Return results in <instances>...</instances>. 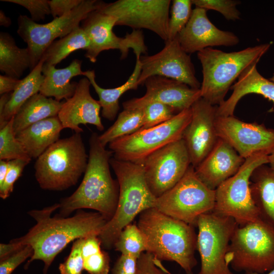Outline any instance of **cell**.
<instances>
[{
	"mask_svg": "<svg viewBox=\"0 0 274 274\" xmlns=\"http://www.w3.org/2000/svg\"><path fill=\"white\" fill-rule=\"evenodd\" d=\"M59 203L33 210L28 214L36 221L24 235L11 241L22 246L29 245L33 250L25 267L33 261L44 263L47 272L56 256L71 242L92 235L98 236L108 221L99 213L78 211L72 217H62L51 214L59 209Z\"/></svg>",
	"mask_w": 274,
	"mask_h": 274,
	"instance_id": "1",
	"label": "cell"
},
{
	"mask_svg": "<svg viewBox=\"0 0 274 274\" xmlns=\"http://www.w3.org/2000/svg\"><path fill=\"white\" fill-rule=\"evenodd\" d=\"M93 132L89 139L88 160L83 180L70 196L62 198L59 215L67 217L74 211L92 209L108 221L114 216L118 204L119 188L111 174L110 160L113 152L107 150Z\"/></svg>",
	"mask_w": 274,
	"mask_h": 274,
	"instance_id": "2",
	"label": "cell"
},
{
	"mask_svg": "<svg viewBox=\"0 0 274 274\" xmlns=\"http://www.w3.org/2000/svg\"><path fill=\"white\" fill-rule=\"evenodd\" d=\"M138 226L147 243V252L160 261H174L186 274H193L197 264V237L193 226L155 209L139 215Z\"/></svg>",
	"mask_w": 274,
	"mask_h": 274,
	"instance_id": "3",
	"label": "cell"
},
{
	"mask_svg": "<svg viewBox=\"0 0 274 274\" xmlns=\"http://www.w3.org/2000/svg\"><path fill=\"white\" fill-rule=\"evenodd\" d=\"M119 188L117 207L113 218L104 227L98 237L106 249L114 247L127 225L143 211L155 207L156 198L150 191L142 165L114 157L110 160Z\"/></svg>",
	"mask_w": 274,
	"mask_h": 274,
	"instance_id": "4",
	"label": "cell"
},
{
	"mask_svg": "<svg viewBox=\"0 0 274 274\" xmlns=\"http://www.w3.org/2000/svg\"><path fill=\"white\" fill-rule=\"evenodd\" d=\"M269 43L226 53L212 47L197 52L202 66L201 97L213 106H219L231 85L243 71L257 64L269 50Z\"/></svg>",
	"mask_w": 274,
	"mask_h": 274,
	"instance_id": "5",
	"label": "cell"
},
{
	"mask_svg": "<svg viewBox=\"0 0 274 274\" xmlns=\"http://www.w3.org/2000/svg\"><path fill=\"white\" fill-rule=\"evenodd\" d=\"M81 133L59 139L36 160L35 176L44 190L62 191L76 185L88 163Z\"/></svg>",
	"mask_w": 274,
	"mask_h": 274,
	"instance_id": "6",
	"label": "cell"
},
{
	"mask_svg": "<svg viewBox=\"0 0 274 274\" xmlns=\"http://www.w3.org/2000/svg\"><path fill=\"white\" fill-rule=\"evenodd\" d=\"M226 260L236 272L265 273L274 268V228L262 220L238 226Z\"/></svg>",
	"mask_w": 274,
	"mask_h": 274,
	"instance_id": "7",
	"label": "cell"
},
{
	"mask_svg": "<svg viewBox=\"0 0 274 274\" xmlns=\"http://www.w3.org/2000/svg\"><path fill=\"white\" fill-rule=\"evenodd\" d=\"M268 156L256 154L246 158L238 171L215 190L213 211L232 218L239 226L260 219L251 196L250 179L257 167L268 163Z\"/></svg>",
	"mask_w": 274,
	"mask_h": 274,
	"instance_id": "8",
	"label": "cell"
},
{
	"mask_svg": "<svg viewBox=\"0 0 274 274\" xmlns=\"http://www.w3.org/2000/svg\"><path fill=\"white\" fill-rule=\"evenodd\" d=\"M215 190L207 187L191 165L180 181L156 198L155 208L194 227L198 217L213 211Z\"/></svg>",
	"mask_w": 274,
	"mask_h": 274,
	"instance_id": "9",
	"label": "cell"
},
{
	"mask_svg": "<svg viewBox=\"0 0 274 274\" xmlns=\"http://www.w3.org/2000/svg\"><path fill=\"white\" fill-rule=\"evenodd\" d=\"M192 117L191 108L155 126L141 128L135 133L114 140L109 144L117 159L139 162L154 152L182 139Z\"/></svg>",
	"mask_w": 274,
	"mask_h": 274,
	"instance_id": "10",
	"label": "cell"
},
{
	"mask_svg": "<svg viewBox=\"0 0 274 274\" xmlns=\"http://www.w3.org/2000/svg\"><path fill=\"white\" fill-rule=\"evenodd\" d=\"M103 2L83 0L68 13L58 17L46 24H39L26 15L17 19V33L27 44L31 59L32 71L40 61L46 49L57 38H63L77 27L91 12L99 10Z\"/></svg>",
	"mask_w": 274,
	"mask_h": 274,
	"instance_id": "11",
	"label": "cell"
},
{
	"mask_svg": "<svg viewBox=\"0 0 274 274\" xmlns=\"http://www.w3.org/2000/svg\"><path fill=\"white\" fill-rule=\"evenodd\" d=\"M238 226L234 219L213 211L197 221V250L201 261L197 274H234L226 260L231 237Z\"/></svg>",
	"mask_w": 274,
	"mask_h": 274,
	"instance_id": "12",
	"label": "cell"
},
{
	"mask_svg": "<svg viewBox=\"0 0 274 274\" xmlns=\"http://www.w3.org/2000/svg\"><path fill=\"white\" fill-rule=\"evenodd\" d=\"M117 18L101 12L99 10L90 12L82 21L81 27L90 40V46L85 56L91 62L102 51L111 49L119 50L121 59H125L130 49L135 56L146 54L147 47L144 36L141 30H133L124 37H119L113 31Z\"/></svg>",
	"mask_w": 274,
	"mask_h": 274,
	"instance_id": "13",
	"label": "cell"
},
{
	"mask_svg": "<svg viewBox=\"0 0 274 274\" xmlns=\"http://www.w3.org/2000/svg\"><path fill=\"white\" fill-rule=\"evenodd\" d=\"M170 0H118L102 3L101 12L115 17L116 26L146 29L168 40Z\"/></svg>",
	"mask_w": 274,
	"mask_h": 274,
	"instance_id": "14",
	"label": "cell"
},
{
	"mask_svg": "<svg viewBox=\"0 0 274 274\" xmlns=\"http://www.w3.org/2000/svg\"><path fill=\"white\" fill-rule=\"evenodd\" d=\"M138 163L142 165L148 186L156 198L176 185L191 165L183 139L168 144Z\"/></svg>",
	"mask_w": 274,
	"mask_h": 274,
	"instance_id": "15",
	"label": "cell"
},
{
	"mask_svg": "<svg viewBox=\"0 0 274 274\" xmlns=\"http://www.w3.org/2000/svg\"><path fill=\"white\" fill-rule=\"evenodd\" d=\"M139 85H144L149 78L158 76L183 83L198 89L201 84L195 76L190 56L182 48L178 37L165 42L164 47L152 55H141Z\"/></svg>",
	"mask_w": 274,
	"mask_h": 274,
	"instance_id": "16",
	"label": "cell"
},
{
	"mask_svg": "<svg viewBox=\"0 0 274 274\" xmlns=\"http://www.w3.org/2000/svg\"><path fill=\"white\" fill-rule=\"evenodd\" d=\"M217 134L243 158L274 152V129L264 124L245 122L234 116H216Z\"/></svg>",
	"mask_w": 274,
	"mask_h": 274,
	"instance_id": "17",
	"label": "cell"
},
{
	"mask_svg": "<svg viewBox=\"0 0 274 274\" xmlns=\"http://www.w3.org/2000/svg\"><path fill=\"white\" fill-rule=\"evenodd\" d=\"M217 108L202 97L191 107V119L182 139L194 168L202 162L219 139L215 127Z\"/></svg>",
	"mask_w": 274,
	"mask_h": 274,
	"instance_id": "18",
	"label": "cell"
},
{
	"mask_svg": "<svg viewBox=\"0 0 274 274\" xmlns=\"http://www.w3.org/2000/svg\"><path fill=\"white\" fill-rule=\"evenodd\" d=\"M207 11L199 7L193 9L189 20L177 36L188 54L214 46H233L239 43L234 33L216 27L209 19Z\"/></svg>",
	"mask_w": 274,
	"mask_h": 274,
	"instance_id": "19",
	"label": "cell"
},
{
	"mask_svg": "<svg viewBox=\"0 0 274 274\" xmlns=\"http://www.w3.org/2000/svg\"><path fill=\"white\" fill-rule=\"evenodd\" d=\"M144 85L146 88L145 95L123 102L124 109L145 102L157 101L170 107L179 113L190 108L201 97L200 89H194L183 83L163 77H151Z\"/></svg>",
	"mask_w": 274,
	"mask_h": 274,
	"instance_id": "20",
	"label": "cell"
},
{
	"mask_svg": "<svg viewBox=\"0 0 274 274\" xmlns=\"http://www.w3.org/2000/svg\"><path fill=\"white\" fill-rule=\"evenodd\" d=\"M90 85L87 78H82L77 83L73 96L62 102L57 116L63 128L81 133L83 130L79 125L89 124L99 131L104 129L99 115L101 108L98 100L91 95Z\"/></svg>",
	"mask_w": 274,
	"mask_h": 274,
	"instance_id": "21",
	"label": "cell"
},
{
	"mask_svg": "<svg viewBox=\"0 0 274 274\" xmlns=\"http://www.w3.org/2000/svg\"><path fill=\"white\" fill-rule=\"evenodd\" d=\"M245 160L230 145L219 138L211 152L194 168L195 172L207 187L215 190L238 171Z\"/></svg>",
	"mask_w": 274,
	"mask_h": 274,
	"instance_id": "22",
	"label": "cell"
},
{
	"mask_svg": "<svg viewBox=\"0 0 274 274\" xmlns=\"http://www.w3.org/2000/svg\"><path fill=\"white\" fill-rule=\"evenodd\" d=\"M256 65H250L240 75L230 88L233 90L231 96L217 106L216 116H233L237 102L249 93L261 95L274 103V82L263 77L258 72Z\"/></svg>",
	"mask_w": 274,
	"mask_h": 274,
	"instance_id": "23",
	"label": "cell"
},
{
	"mask_svg": "<svg viewBox=\"0 0 274 274\" xmlns=\"http://www.w3.org/2000/svg\"><path fill=\"white\" fill-rule=\"evenodd\" d=\"M81 64L82 61L74 59L67 66L58 69L54 65L44 63L42 74L44 79L39 93L47 97H53L58 101L72 97L78 83L71 82V79L77 76L85 75Z\"/></svg>",
	"mask_w": 274,
	"mask_h": 274,
	"instance_id": "24",
	"label": "cell"
},
{
	"mask_svg": "<svg viewBox=\"0 0 274 274\" xmlns=\"http://www.w3.org/2000/svg\"><path fill=\"white\" fill-rule=\"evenodd\" d=\"M63 129L60 120L56 116L32 124L16 134V136L29 157L37 159L59 140Z\"/></svg>",
	"mask_w": 274,
	"mask_h": 274,
	"instance_id": "25",
	"label": "cell"
},
{
	"mask_svg": "<svg viewBox=\"0 0 274 274\" xmlns=\"http://www.w3.org/2000/svg\"><path fill=\"white\" fill-rule=\"evenodd\" d=\"M268 164L257 167L250 179V189L260 218L274 228V169Z\"/></svg>",
	"mask_w": 274,
	"mask_h": 274,
	"instance_id": "26",
	"label": "cell"
},
{
	"mask_svg": "<svg viewBox=\"0 0 274 274\" xmlns=\"http://www.w3.org/2000/svg\"><path fill=\"white\" fill-rule=\"evenodd\" d=\"M140 57L136 56L134 70L127 80L122 85L113 88H104L99 86L95 81V74L93 70L85 71L87 78L97 94L101 111V116L109 121L114 120L119 110V100L121 96L129 90H136L138 86V79L141 74Z\"/></svg>",
	"mask_w": 274,
	"mask_h": 274,
	"instance_id": "27",
	"label": "cell"
},
{
	"mask_svg": "<svg viewBox=\"0 0 274 274\" xmlns=\"http://www.w3.org/2000/svg\"><path fill=\"white\" fill-rule=\"evenodd\" d=\"M62 102L48 98L40 93L28 99L14 117L15 134L32 124L58 116Z\"/></svg>",
	"mask_w": 274,
	"mask_h": 274,
	"instance_id": "28",
	"label": "cell"
},
{
	"mask_svg": "<svg viewBox=\"0 0 274 274\" xmlns=\"http://www.w3.org/2000/svg\"><path fill=\"white\" fill-rule=\"evenodd\" d=\"M44 63V61L40 60L30 73L22 79L18 87L11 93L10 99L3 113L0 115V128L15 116L28 99L39 92L44 79L42 74Z\"/></svg>",
	"mask_w": 274,
	"mask_h": 274,
	"instance_id": "29",
	"label": "cell"
},
{
	"mask_svg": "<svg viewBox=\"0 0 274 274\" xmlns=\"http://www.w3.org/2000/svg\"><path fill=\"white\" fill-rule=\"evenodd\" d=\"M31 59L27 48L18 47L8 33H0V70L6 75L18 79L28 68Z\"/></svg>",
	"mask_w": 274,
	"mask_h": 274,
	"instance_id": "30",
	"label": "cell"
},
{
	"mask_svg": "<svg viewBox=\"0 0 274 274\" xmlns=\"http://www.w3.org/2000/svg\"><path fill=\"white\" fill-rule=\"evenodd\" d=\"M89 46L88 36L79 26L66 36L53 42L44 51L41 60L44 63L55 66L72 52L79 49L87 51Z\"/></svg>",
	"mask_w": 274,
	"mask_h": 274,
	"instance_id": "31",
	"label": "cell"
},
{
	"mask_svg": "<svg viewBox=\"0 0 274 274\" xmlns=\"http://www.w3.org/2000/svg\"><path fill=\"white\" fill-rule=\"evenodd\" d=\"M144 124V113L141 109H124L114 124L99 135V141L106 147L116 139L135 133L143 128Z\"/></svg>",
	"mask_w": 274,
	"mask_h": 274,
	"instance_id": "32",
	"label": "cell"
},
{
	"mask_svg": "<svg viewBox=\"0 0 274 274\" xmlns=\"http://www.w3.org/2000/svg\"><path fill=\"white\" fill-rule=\"evenodd\" d=\"M114 247L121 254L138 258L143 253L147 252V243L138 226L130 223L122 230Z\"/></svg>",
	"mask_w": 274,
	"mask_h": 274,
	"instance_id": "33",
	"label": "cell"
},
{
	"mask_svg": "<svg viewBox=\"0 0 274 274\" xmlns=\"http://www.w3.org/2000/svg\"><path fill=\"white\" fill-rule=\"evenodd\" d=\"M14 117L0 128V160H31L18 141L13 129Z\"/></svg>",
	"mask_w": 274,
	"mask_h": 274,
	"instance_id": "34",
	"label": "cell"
},
{
	"mask_svg": "<svg viewBox=\"0 0 274 274\" xmlns=\"http://www.w3.org/2000/svg\"><path fill=\"white\" fill-rule=\"evenodd\" d=\"M141 109L144 113V124L142 128H151L163 123L178 113L170 107L157 101L135 105L128 109Z\"/></svg>",
	"mask_w": 274,
	"mask_h": 274,
	"instance_id": "35",
	"label": "cell"
},
{
	"mask_svg": "<svg viewBox=\"0 0 274 274\" xmlns=\"http://www.w3.org/2000/svg\"><path fill=\"white\" fill-rule=\"evenodd\" d=\"M192 0H174L168 22V40L176 38L185 27L191 17Z\"/></svg>",
	"mask_w": 274,
	"mask_h": 274,
	"instance_id": "36",
	"label": "cell"
},
{
	"mask_svg": "<svg viewBox=\"0 0 274 274\" xmlns=\"http://www.w3.org/2000/svg\"><path fill=\"white\" fill-rule=\"evenodd\" d=\"M195 7L208 10H213L221 13L228 20L240 19L241 13L236 6L241 3L234 0H192Z\"/></svg>",
	"mask_w": 274,
	"mask_h": 274,
	"instance_id": "37",
	"label": "cell"
},
{
	"mask_svg": "<svg viewBox=\"0 0 274 274\" xmlns=\"http://www.w3.org/2000/svg\"><path fill=\"white\" fill-rule=\"evenodd\" d=\"M84 238H79L74 242L68 256L59 266L60 274H81L84 270L82 249Z\"/></svg>",
	"mask_w": 274,
	"mask_h": 274,
	"instance_id": "38",
	"label": "cell"
},
{
	"mask_svg": "<svg viewBox=\"0 0 274 274\" xmlns=\"http://www.w3.org/2000/svg\"><path fill=\"white\" fill-rule=\"evenodd\" d=\"M31 160L26 159H13L8 161V169L2 185L0 186V197L3 199L7 198L14 189L15 182L21 176L25 166Z\"/></svg>",
	"mask_w": 274,
	"mask_h": 274,
	"instance_id": "39",
	"label": "cell"
},
{
	"mask_svg": "<svg viewBox=\"0 0 274 274\" xmlns=\"http://www.w3.org/2000/svg\"><path fill=\"white\" fill-rule=\"evenodd\" d=\"M84 270L89 274H108L110 271L109 254L100 250L83 257Z\"/></svg>",
	"mask_w": 274,
	"mask_h": 274,
	"instance_id": "40",
	"label": "cell"
},
{
	"mask_svg": "<svg viewBox=\"0 0 274 274\" xmlns=\"http://www.w3.org/2000/svg\"><path fill=\"white\" fill-rule=\"evenodd\" d=\"M20 5L26 9L34 21L44 20L46 15L51 14L49 1L48 0H1Z\"/></svg>",
	"mask_w": 274,
	"mask_h": 274,
	"instance_id": "41",
	"label": "cell"
},
{
	"mask_svg": "<svg viewBox=\"0 0 274 274\" xmlns=\"http://www.w3.org/2000/svg\"><path fill=\"white\" fill-rule=\"evenodd\" d=\"M33 253L32 248L25 245L12 255L0 260V274H11L12 272Z\"/></svg>",
	"mask_w": 274,
	"mask_h": 274,
	"instance_id": "42",
	"label": "cell"
},
{
	"mask_svg": "<svg viewBox=\"0 0 274 274\" xmlns=\"http://www.w3.org/2000/svg\"><path fill=\"white\" fill-rule=\"evenodd\" d=\"M136 274H168L159 268L154 262L153 256L147 252L138 258Z\"/></svg>",
	"mask_w": 274,
	"mask_h": 274,
	"instance_id": "43",
	"label": "cell"
},
{
	"mask_svg": "<svg viewBox=\"0 0 274 274\" xmlns=\"http://www.w3.org/2000/svg\"><path fill=\"white\" fill-rule=\"evenodd\" d=\"M138 258L121 254L112 268V274H136Z\"/></svg>",
	"mask_w": 274,
	"mask_h": 274,
	"instance_id": "44",
	"label": "cell"
},
{
	"mask_svg": "<svg viewBox=\"0 0 274 274\" xmlns=\"http://www.w3.org/2000/svg\"><path fill=\"white\" fill-rule=\"evenodd\" d=\"M83 0L49 1L51 14L54 18L61 17L78 7Z\"/></svg>",
	"mask_w": 274,
	"mask_h": 274,
	"instance_id": "45",
	"label": "cell"
},
{
	"mask_svg": "<svg viewBox=\"0 0 274 274\" xmlns=\"http://www.w3.org/2000/svg\"><path fill=\"white\" fill-rule=\"evenodd\" d=\"M22 80L7 75L0 76V94L11 93L19 85Z\"/></svg>",
	"mask_w": 274,
	"mask_h": 274,
	"instance_id": "46",
	"label": "cell"
},
{
	"mask_svg": "<svg viewBox=\"0 0 274 274\" xmlns=\"http://www.w3.org/2000/svg\"><path fill=\"white\" fill-rule=\"evenodd\" d=\"M24 246L12 241L8 244L1 243L0 244V259L12 255Z\"/></svg>",
	"mask_w": 274,
	"mask_h": 274,
	"instance_id": "47",
	"label": "cell"
},
{
	"mask_svg": "<svg viewBox=\"0 0 274 274\" xmlns=\"http://www.w3.org/2000/svg\"><path fill=\"white\" fill-rule=\"evenodd\" d=\"M8 169V161H0V186L3 184Z\"/></svg>",
	"mask_w": 274,
	"mask_h": 274,
	"instance_id": "48",
	"label": "cell"
},
{
	"mask_svg": "<svg viewBox=\"0 0 274 274\" xmlns=\"http://www.w3.org/2000/svg\"><path fill=\"white\" fill-rule=\"evenodd\" d=\"M12 23L11 19L7 17L4 12L2 11H0V25L1 26L9 27Z\"/></svg>",
	"mask_w": 274,
	"mask_h": 274,
	"instance_id": "49",
	"label": "cell"
},
{
	"mask_svg": "<svg viewBox=\"0 0 274 274\" xmlns=\"http://www.w3.org/2000/svg\"><path fill=\"white\" fill-rule=\"evenodd\" d=\"M154 262L155 263V264L159 267L161 269H162V270H163L164 271H165L166 272H167L168 274H172L170 272H169L167 269H166L164 267V266L162 264L161 262L160 261L156 259H155L154 258Z\"/></svg>",
	"mask_w": 274,
	"mask_h": 274,
	"instance_id": "50",
	"label": "cell"
},
{
	"mask_svg": "<svg viewBox=\"0 0 274 274\" xmlns=\"http://www.w3.org/2000/svg\"><path fill=\"white\" fill-rule=\"evenodd\" d=\"M268 165L274 169V152L268 156Z\"/></svg>",
	"mask_w": 274,
	"mask_h": 274,
	"instance_id": "51",
	"label": "cell"
},
{
	"mask_svg": "<svg viewBox=\"0 0 274 274\" xmlns=\"http://www.w3.org/2000/svg\"><path fill=\"white\" fill-rule=\"evenodd\" d=\"M245 274H274V268L272 269H271L270 271L265 273H258L253 272H245Z\"/></svg>",
	"mask_w": 274,
	"mask_h": 274,
	"instance_id": "52",
	"label": "cell"
},
{
	"mask_svg": "<svg viewBox=\"0 0 274 274\" xmlns=\"http://www.w3.org/2000/svg\"><path fill=\"white\" fill-rule=\"evenodd\" d=\"M270 81L274 82V74H273L272 76L269 79Z\"/></svg>",
	"mask_w": 274,
	"mask_h": 274,
	"instance_id": "53",
	"label": "cell"
}]
</instances>
